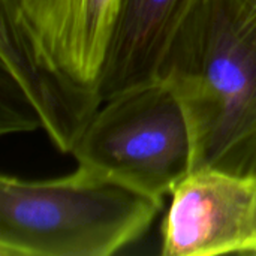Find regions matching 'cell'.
Instances as JSON below:
<instances>
[{"instance_id": "1", "label": "cell", "mask_w": 256, "mask_h": 256, "mask_svg": "<svg viewBox=\"0 0 256 256\" xmlns=\"http://www.w3.org/2000/svg\"><path fill=\"white\" fill-rule=\"evenodd\" d=\"M122 0H0L2 134L42 129L69 153L102 104Z\"/></svg>"}, {"instance_id": "2", "label": "cell", "mask_w": 256, "mask_h": 256, "mask_svg": "<svg viewBox=\"0 0 256 256\" xmlns=\"http://www.w3.org/2000/svg\"><path fill=\"white\" fill-rule=\"evenodd\" d=\"M159 80L183 108L192 170L256 178V0H189Z\"/></svg>"}, {"instance_id": "3", "label": "cell", "mask_w": 256, "mask_h": 256, "mask_svg": "<svg viewBox=\"0 0 256 256\" xmlns=\"http://www.w3.org/2000/svg\"><path fill=\"white\" fill-rule=\"evenodd\" d=\"M164 201L98 170L0 178V255L111 256L147 234Z\"/></svg>"}, {"instance_id": "4", "label": "cell", "mask_w": 256, "mask_h": 256, "mask_svg": "<svg viewBox=\"0 0 256 256\" xmlns=\"http://www.w3.org/2000/svg\"><path fill=\"white\" fill-rule=\"evenodd\" d=\"M70 154L78 165L162 201L192 171L188 122L162 80L105 99Z\"/></svg>"}, {"instance_id": "5", "label": "cell", "mask_w": 256, "mask_h": 256, "mask_svg": "<svg viewBox=\"0 0 256 256\" xmlns=\"http://www.w3.org/2000/svg\"><path fill=\"white\" fill-rule=\"evenodd\" d=\"M255 196L256 178L216 168L192 170L171 192L160 254H249Z\"/></svg>"}, {"instance_id": "6", "label": "cell", "mask_w": 256, "mask_h": 256, "mask_svg": "<svg viewBox=\"0 0 256 256\" xmlns=\"http://www.w3.org/2000/svg\"><path fill=\"white\" fill-rule=\"evenodd\" d=\"M189 0H122L102 102L159 80L160 66Z\"/></svg>"}, {"instance_id": "7", "label": "cell", "mask_w": 256, "mask_h": 256, "mask_svg": "<svg viewBox=\"0 0 256 256\" xmlns=\"http://www.w3.org/2000/svg\"><path fill=\"white\" fill-rule=\"evenodd\" d=\"M249 254L256 255V196H255V208H254V225H252V243Z\"/></svg>"}]
</instances>
